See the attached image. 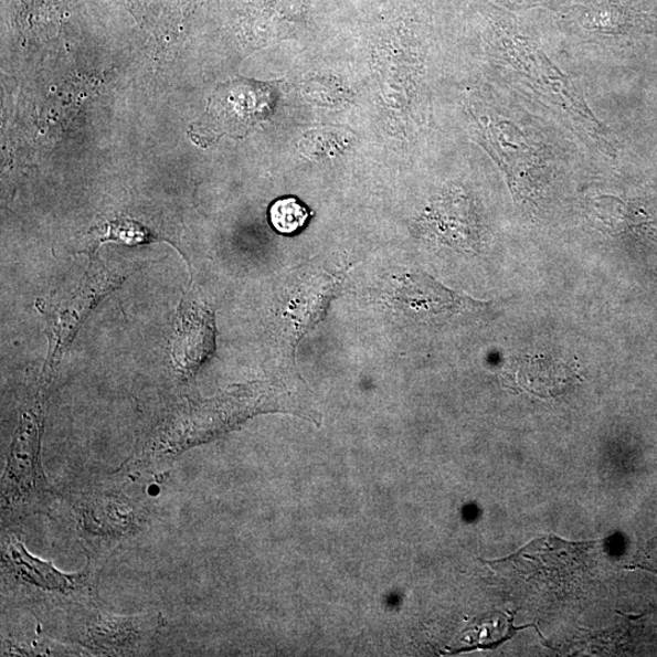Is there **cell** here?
<instances>
[{
  "instance_id": "1",
  "label": "cell",
  "mask_w": 657,
  "mask_h": 657,
  "mask_svg": "<svg viewBox=\"0 0 657 657\" xmlns=\"http://www.w3.org/2000/svg\"><path fill=\"white\" fill-rule=\"evenodd\" d=\"M99 571L98 561L89 559L77 573L62 572L32 555L15 532L3 531V595L41 619L64 615L67 623L83 608L98 604Z\"/></svg>"
},
{
  "instance_id": "2",
  "label": "cell",
  "mask_w": 657,
  "mask_h": 657,
  "mask_svg": "<svg viewBox=\"0 0 657 657\" xmlns=\"http://www.w3.org/2000/svg\"><path fill=\"white\" fill-rule=\"evenodd\" d=\"M115 486L113 481L89 484L71 491L63 501L74 531L95 561L138 533L147 519L141 497Z\"/></svg>"
},
{
  "instance_id": "3",
  "label": "cell",
  "mask_w": 657,
  "mask_h": 657,
  "mask_svg": "<svg viewBox=\"0 0 657 657\" xmlns=\"http://www.w3.org/2000/svg\"><path fill=\"white\" fill-rule=\"evenodd\" d=\"M2 487L3 523L43 513L55 506L56 494L42 467L41 424L35 413L22 416L8 454Z\"/></svg>"
},
{
  "instance_id": "4",
  "label": "cell",
  "mask_w": 657,
  "mask_h": 657,
  "mask_svg": "<svg viewBox=\"0 0 657 657\" xmlns=\"http://www.w3.org/2000/svg\"><path fill=\"white\" fill-rule=\"evenodd\" d=\"M70 636L97 655H141L151 648L163 627L160 614L115 615L99 604L83 608L67 621Z\"/></svg>"
},
{
  "instance_id": "5",
  "label": "cell",
  "mask_w": 657,
  "mask_h": 657,
  "mask_svg": "<svg viewBox=\"0 0 657 657\" xmlns=\"http://www.w3.org/2000/svg\"><path fill=\"white\" fill-rule=\"evenodd\" d=\"M504 377L513 389L540 398H555L575 382L577 374L572 363L549 357L524 356L513 360Z\"/></svg>"
},
{
  "instance_id": "6",
  "label": "cell",
  "mask_w": 657,
  "mask_h": 657,
  "mask_svg": "<svg viewBox=\"0 0 657 657\" xmlns=\"http://www.w3.org/2000/svg\"><path fill=\"white\" fill-rule=\"evenodd\" d=\"M310 219L309 210L294 197L274 201L269 209V222L283 235L300 233Z\"/></svg>"
},
{
  "instance_id": "7",
  "label": "cell",
  "mask_w": 657,
  "mask_h": 657,
  "mask_svg": "<svg viewBox=\"0 0 657 657\" xmlns=\"http://www.w3.org/2000/svg\"><path fill=\"white\" fill-rule=\"evenodd\" d=\"M512 616L507 621V617L497 615L495 618H487L479 626L468 630L465 635V642L475 645H488L504 642L513 635V632L522 629L523 627H512Z\"/></svg>"
}]
</instances>
